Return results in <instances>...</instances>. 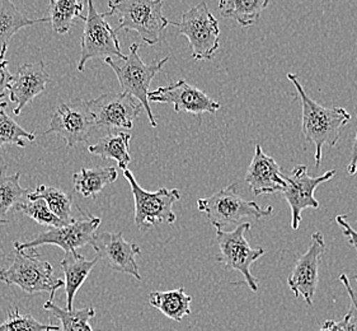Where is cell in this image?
Wrapping results in <instances>:
<instances>
[{
  "instance_id": "6da1fadb",
  "label": "cell",
  "mask_w": 357,
  "mask_h": 331,
  "mask_svg": "<svg viewBox=\"0 0 357 331\" xmlns=\"http://www.w3.org/2000/svg\"><path fill=\"white\" fill-rule=\"evenodd\" d=\"M287 80L298 91L303 108V134L314 148L315 167H319L323 148L336 147L342 135L343 128L350 123V112L343 108H324L307 96L295 74L289 73Z\"/></svg>"
},
{
  "instance_id": "7a4b0ae2",
  "label": "cell",
  "mask_w": 357,
  "mask_h": 331,
  "mask_svg": "<svg viewBox=\"0 0 357 331\" xmlns=\"http://www.w3.org/2000/svg\"><path fill=\"white\" fill-rule=\"evenodd\" d=\"M15 250V259L7 267L0 269V281L17 286L27 295L50 293L52 301L57 289L64 287V281L57 278L54 267L35 250Z\"/></svg>"
},
{
  "instance_id": "3957f363",
  "label": "cell",
  "mask_w": 357,
  "mask_h": 331,
  "mask_svg": "<svg viewBox=\"0 0 357 331\" xmlns=\"http://www.w3.org/2000/svg\"><path fill=\"white\" fill-rule=\"evenodd\" d=\"M197 208L207 216L216 230H225L245 223V219H262L271 216L272 207L261 208L256 202L245 200L238 193V185L231 184L215 194L197 200Z\"/></svg>"
},
{
  "instance_id": "277c9868",
  "label": "cell",
  "mask_w": 357,
  "mask_h": 331,
  "mask_svg": "<svg viewBox=\"0 0 357 331\" xmlns=\"http://www.w3.org/2000/svg\"><path fill=\"white\" fill-rule=\"evenodd\" d=\"M165 0H114L108 1L105 15L119 17L120 29L135 31L144 43L155 45L169 21L163 15Z\"/></svg>"
},
{
  "instance_id": "5b68a950",
  "label": "cell",
  "mask_w": 357,
  "mask_h": 331,
  "mask_svg": "<svg viewBox=\"0 0 357 331\" xmlns=\"http://www.w3.org/2000/svg\"><path fill=\"white\" fill-rule=\"evenodd\" d=\"M168 60L169 57H165L162 60L154 61L153 64H145L139 55L137 43L131 45L129 55L123 58L117 60L112 58L105 59L106 64L114 69V74L121 86L122 94H129L142 103L153 128H157L158 123L149 106V87Z\"/></svg>"
},
{
  "instance_id": "8992f818",
  "label": "cell",
  "mask_w": 357,
  "mask_h": 331,
  "mask_svg": "<svg viewBox=\"0 0 357 331\" xmlns=\"http://www.w3.org/2000/svg\"><path fill=\"white\" fill-rule=\"evenodd\" d=\"M169 24L178 27L179 34L187 37L193 60H213L220 46V27L206 1L188 9L182 15L181 22H169Z\"/></svg>"
},
{
  "instance_id": "52a82bcc",
  "label": "cell",
  "mask_w": 357,
  "mask_h": 331,
  "mask_svg": "<svg viewBox=\"0 0 357 331\" xmlns=\"http://www.w3.org/2000/svg\"><path fill=\"white\" fill-rule=\"evenodd\" d=\"M80 216H75L72 223L65 224L59 228H52L41 232L36 237L26 242L15 241V250L27 251L36 250L37 247L45 245H54L68 252L77 251L80 247L91 245L93 241L96 232L100 226V216H93L80 210Z\"/></svg>"
},
{
  "instance_id": "ba28073f",
  "label": "cell",
  "mask_w": 357,
  "mask_h": 331,
  "mask_svg": "<svg viewBox=\"0 0 357 331\" xmlns=\"http://www.w3.org/2000/svg\"><path fill=\"white\" fill-rule=\"evenodd\" d=\"M123 176L129 182L134 196L136 227L144 230L159 223L173 224L176 222L177 216L173 212V205L181 199V193L177 189L162 187L151 193L137 184L130 170H125Z\"/></svg>"
},
{
  "instance_id": "9c48e42d",
  "label": "cell",
  "mask_w": 357,
  "mask_h": 331,
  "mask_svg": "<svg viewBox=\"0 0 357 331\" xmlns=\"http://www.w3.org/2000/svg\"><path fill=\"white\" fill-rule=\"evenodd\" d=\"M252 228V224H239L236 230H216V240L220 253L216 260L222 263L225 269L236 270L243 275L244 281L252 292H257V279L250 273V267L264 255L262 247H250L245 232Z\"/></svg>"
},
{
  "instance_id": "30bf717a",
  "label": "cell",
  "mask_w": 357,
  "mask_h": 331,
  "mask_svg": "<svg viewBox=\"0 0 357 331\" xmlns=\"http://www.w3.org/2000/svg\"><path fill=\"white\" fill-rule=\"evenodd\" d=\"M88 3V17H86V26L80 41V58H79L78 72H83L86 64L91 59L123 58L120 47V41L116 29H112L105 13H98L94 8L93 0H86Z\"/></svg>"
},
{
  "instance_id": "8fae6325",
  "label": "cell",
  "mask_w": 357,
  "mask_h": 331,
  "mask_svg": "<svg viewBox=\"0 0 357 331\" xmlns=\"http://www.w3.org/2000/svg\"><path fill=\"white\" fill-rule=\"evenodd\" d=\"M93 116L96 129L114 134L116 130L132 129L136 117L142 114V103L126 94H102L86 102Z\"/></svg>"
},
{
  "instance_id": "7c38bea8",
  "label": "cell",
  "mask_w": 357,
  "mask_h": 331,
  "mask_svg": "<svg viewBox=\"0 0 357 331\" xmlns=\"http://www.w3.org/2000/svg\"><path fill=\"white\" fill-rule=\"evenodd\" d=\"M93 116L84 100H72L60 105L51 117L50 128L45 135L55 133L64 139L68 148H74L78 143L86 142L93 134Z\"/></svg>"
},
{
  "instance_id": "4fadbf2b",
  "label": "cell",
  "mask_w": 357,
  "mask_h": 331,
  "mask_svg": "<svg viewBox=\"0 0 357 331\" xmlns=\"http://www.w3.org/2000/svg\"><path fill=\"white\" fill-rule=\"evenodd\" d=\"M336 176V170H331L321 176L313 177L307 173V167L304 165L295 166L290 175H284L286 189L284 196L291 209V228L299 230L301 213L307 208L319 209V203L314 198L317 187L328 182Z\"/></svg>"
},
{
  "instance_id": "5bb4252c",
  "label": "cell",
  "mask_w": 357,
  "mask_h": 331,
  "mask_svg": "<svg viewBox=\"0 0 357 331\" xmlns=\"http://www.w3.org/2000/svg\"><path fill=\"white\" fill-rule=\"evenodd\" d=\"M91 246L109 269L117 273L129 274L136 281H142V274L136 258L142 255L140 246L128 242L122 232H103L94 236Z\"/></svg>"
},
{
  "instance_id": "9a60e30c",
  "label": "cell",
  "mask_w": 357,
  "mask_h": 331,
  "mask_svg": "<svg viewBox=\"0 0 357 331\" xmlns=\"http://www.w3.org/2000/svg\"><path fill=\"white\" fill-rule=\"evenodd\" d=\"M326 247L327 246L323 233H313L312 242L307 251L296 261L287 279V284L293 290L295 298L303 297L309 306H313L315 290L318 288L319 281V265L326 252Z\"/></svg>"
},
{
  "instance_id": "2e32d148",
  "label": "cell",
  "mask_w": 357,
  "mask_h": 331,
  "mask_svg": "<svg viewBox=\"0 0 357 331\" xmlns=\"http://www.w3.org/2000/svg\"><path fill=\"white\" fill-rule=\"evenodd\" d=\"M148 98L157 103H172L176 112H190L193 115L215 114L220 108L219 102L214 101L197 87L188 84L185 80H179L171 86L159 87L148 94Z\"/></svg>"
},
{
  "instance_id": "e0dca14e",
  "label": "cell",
  "mask_w": 357,
  "mask_h": 331,
  "mask_svg": "<svg viewBox=\"0 0 357 331\" xmlns=\"http://www.w3.org/2000/svg\"><path fill=\"white\" fill-rule=\"evenodd\" d=\"M279 163L267 156L262 147L257 145L255 156L245 173L244 180L248 184L250 191L255 196L262 194H276L284 193L286 181Z\"/></svg>"
},
{
  "instance_id": "ac0fdd59",
  "label": "cell",
  "mask_w": 357,
  "mask_h": 331,
  "mask_svg": "<svg viewBox=\"0 0 357 331\" xmlns=\"http://www.w3.org/2000/svg\"><path fill=\"white\" fill-rule=\"evenodd\" d=\"M50 80L49 73L45 69L43 61L32 64H22L17 74L13 75V80L9 84V98L15 102L13 110L15 116L20 115L22 110L27 106L38 94H43L47 82Z\"/></svg>"
},
{
  "instance_id": "d6986e66",
  "label": "cell",
  "mask_w": 357,
  "mask_h": 331,
  "mask_svg": "<svg viewBox=\"0 0 357 331\" xmlns=\"http://www.w3.org/2000/svg\"><path fill=\"white\" fill-rule=\"evenodd\" d=\"M100 261L98 256L94 259L88 260L77 251L65 253L64 259L61 260L60 265L64 272L65 295H66V309L73 310L75 295L78 293L80 287L84 284L88 275Z\"/></svg>"
},
{
  "instance_id": "ffe728a7",
  "label": "cell",
  "mask_w": 357,
  "mask_h": 331,
  "mask_svg": "<svg viewBox=\"0 0 357 331\" xmlns=\"http://www.w3.org/2000/svg\"><path fill=\"white\" fill-rule=\"evenodd\" d=\"M43 22H50L49 17L31 20L18 10L12 0H0V60H4L8 45L20 29Z\"/></svg>"
},
{
  "instance_id": "44dd1931",
  "label": "cell",
  "mask_w": 357,
  "mask_h": 331,
  "mask_svg": "<svg viewBox=\"0 0 357 331\" xmlns=\"http://www.w3.org/2000/svg\"><path fill=\"white\" fill-rule=\"evenodd\" d=\"M149 303L153 307L160 311L165 316L173 321H182V318L191 314L192 297L187 295L185 288L173 289L165 292H151Z\"/></svg>"
},
{
  "instance_id": "7402d4cb",
  "label": "cell",
  "mask_w": 357,
  "mask_h": 331,
  "mask_svg": "<svg viewBox=\"0 0 357 331\" xmlns=\"http://www.w3.org/2000/svg\"><path fill=\"white\" fill-rule=\"evenodd\" d=\"M117 180L116 167H98V168H82L73 175L75 191L84 196L96 199L105 187Z\"/></svg>"
},
{
  "instance_id": "603a6c76",
  "label": "cell",
  "mask_w": 357,
  "mask_h": 331,
  "mask_svg": "<svg viewBox=\"0 0 357 331\" xmlns=\"http://www.w3.org/2000/svg\"><path fill=\"white\" fill-rule=\"evenodd\" d=\"M130 140L131 135L128 133L108 134L100 139L96 145H89L88 151L92 154L100 156L103 159H114L117 162L119 168L122 171L128 170L131 157H130Z\"/></svg>"
},
{
  "instance_id": "cb8c5ba5",
  "label": "cell",
  "mask_w": 357,
  "mask_h": 331,
  "mask_svg": "<svg viewBox=\"0 0 357 331\" xmlns=\"http://www.w3.org/2000/svg\"><path fill=\"white\" fill-rule=\"evenodd\" d=\"M270 0H219V12L242 27H250L259 20Z\"/></svg>"
},
{
  "instance_id": "d4e9b609",
  "label": "cell",
  "mask_w": 357,
  "mask_h": 331,
  "mask_svg": "<svg viewBox=\"0 0 357 331\" xmlns=\"http://www.w3.org/2000/svg\"><path fill=\"white\" fill-rule=\"evenodd\" d=\"M21 173L4 175L0 170V224L7 223L8 213L12 209H18L29 200V191L20 184Z\"/></svg>"
},
{
  "instance_id": "484cf974",
  "label": "cell",
  "mask_w": 357,
  "mask_h": 331,
  "mask_svg": "<svg viewBox=\"0 0 357 331\" xmlns=\"http://www.w3.org/2000/svg\"><path fill=\"white\" fill-rule=\"evenodd\" d=\"M84 4L79 0H50L49 21L52 29L59 35H65L72 29L75 20L86 21V17L82 15Z\"/></svg>"
},
{
  "instance_id": "4316f807",
  "label": "cell",
  "mask_w": 357,
  "mask_h": 331,
  "mask_svg": "<svg viewBox=\"0 0 357 331\" xmlns=\"http://www.w3.org/2000/svg\"><path fill=\"white\" fill-rule=\"evenodd\" d=\"M43 199L51 212L64 223H72L75 219L73 214V196L54 186L40 185L33 193H29V200Z\"/></svg>"
},
{
  "instance_id": "83f0119b",
  "label": "cell",
  "mask_w": 357,
  "mask_h": 331,
  "mask_svg": "<svg viewBox=\"0 0 357 331\" xmlns=\"http://www.w3.org/2000/svg\"><path fill=\"white\" fill-rule=\"evenodd\" d=\"M43 309L56 317L60 323V331H93L89 321L96 316L93 307L68 310L63 309L49 300Z\"/></svg>"
},
{
  "instance_id": "f1b7e54d",
  "label": "cell",
  "mask_w": 357,
  "mask_h": 331,
  "mask_svg": "<svg viewBox=\"0 0 357 331\" xmlns=\"http://www.w3.org/2000/svg\"><path fill=\"white\" fill-rule=\"evenodd\" d=\"M0 331H60V326L41 324L32 315H23L18 307H13L8 311L7 320L0 324Z\"/></svg>"
},
{
  "instance_id": "f546056e",
  "label": "cell",
  "mask_w": 357,
  "mask_h": 331,
  "mask_svg": "<svg viewBox=\"0 0 357 331\" xmlns=\"http://www.w3.org/2000/svg\"><path fill=\"white\" fill-rule=\"evenodd\" d=\"M35 139V134L23 129L6 111L0 114V148L4 145H15L24 148L27 142H33Z\"/></svg>"
},
{
  "instance_id": "4dcf8cb0",
  "label": "cell",
  "mask_w": 357,
  "mask_h": 331,
  "mask_svg": "<svg viewBox=\"0 0 357 331\" xmlns=\"http://www.w3.org/2000/svg\"><path fill=\"white\" fill-rule=\"evenodd\" d=\"M17 210L29 216L37 223L52 227V228H59V227H63L66 224L51 212L49 207H47V204L43 199L27 200V202L21 204Z\"/></svg>"
},
{
  "instance_id": "1f68e13d",
  "label": "cell",
  "mask_w": 357,
  "mask_h": 331,
  "mask_svg": "<svg viewBox=\"0 0 357 331\" xmlns=\"http://www.w3.org/2000/svg\"><path fill=\"white\" fill-rule=\"evenodd\" d=\"M355 329H356L355 318L349 312L341 321H335V320L324 321L318 331H355Z\"/></svg>"
},
{
  "instance_id": "d6a6232c",
  "label": "cell",
  "mask_w": 357,
  "mask_h": 331,
  "mask_svg": "<svg viewBox=\"0 0 357 331\" xmlns=\"http://www.w3.org/2000/svg\"><path fill=\"white\" fill-rule=\"evenodd\" d=\"M8 60L0 61V98L6 96V89L9 88V84L13 80V75L8 71Z\"/></svg>"
},
{
  "instance_id": "836d02e7",
  "label": "cell",
  "mask_w": 357,
  "mask_h": 331,
  "mask_svg": "<svg viewBox=\"0 0 357 331\" xmlns=\"http://www.w3.org/2000/svg\"><path fill=\"white\" fill-rule=\"evenodd\" d=\"M336 222L342 228L343 235L349 238V244L352 246H357V232L351 227L347 222V216H337Z\"/></svg>"
},
{
  "instance_id": "e575fe53",
  "label": "cell",
  "mask_w": 357,
  "mask_h": 331,
  "mask_svg": "<svg viewBox=\"0 0 357 331\" xmlns=\"http://www.w3.org/2000/svg\"><path fill=\"white\" fill-rule=\"evenodd\" d=\"M340 281L342 283L343 286H344V288L347 290V293L350 295L351 298V309L350 314L354 316V318H356L357 317V290L352 288V286H351L350 279H349V277L346 275V274H341V277H340Z\"/></svg>"
},
{
  "instance_id": "d590c367",
  "label": "cell",
  "mask_w": 357,
  "mask_h": 331,
  "mask_svg": "<svg viewBox=\"0 0 357 331\" xmlns=\"http://www.w3.org/2000/svg\"><path fill=\"white\" fill-rule=\"evenodd\" d=\"M347 172H349L350 176H355L357 173V133L356 137H355V142H354V145H352V151H351V159L350 163L347 166Z\"/></svg>"
},
{
  "instance_id": "8d00e7d4",
  "label": "cell",
  "mask_w": 357,
  "mask_h": 331,
  "mask_svg": "<svg viewBox=\"0 0 357 331\" xmlns=\"http://www.w3.org/2000/svg\"><path fill=\"white\" fill-rule=\"evenodd\" d=\"M6 108H8L7 102H0V114H1L3 111H6Z\"/></svg>"
},
{
  "instance_id": "74e56055",
  "label": "cell",
  "mask_w": 357,
  "mask_h": 331,
  "mask_svg": "<svg viewBox=\"0 0 357 331\" xmlns=\"http://www.w3.org/2000/svg\"><path fill=\"white\" fill-rule=\"evenodd\" d=\"M356 247V251H357V246H355ZM356 283H357V277H356Z\"/></svg>"
}]
</instances>
